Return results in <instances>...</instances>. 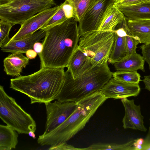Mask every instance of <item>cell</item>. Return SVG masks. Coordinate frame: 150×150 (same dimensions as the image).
Returning <instances> with one entry per match:
<instances>
[{"label": "cell", "mask_w": 150, "mask_h": 150, "mask_svg": "<svg viewBox=\"0 0 150 150\" xmlns=\"http://www.w3.org/2000/svg\"><path fill=\"white\" fill-rule=\"evenodd\" d=\"M77 23L72 17L47 30L39 57L40 68L67 67L78 46L80 36Z\"/></svg>", "instance_id": "cell-1"}, {"label": "cell", "mask_w": 150, "mask_h": 150, "mask_svg": "<svg viewBox=\"0 0 150 150\" xmlns=\"http://www.w3.org/2000/svg\"><path fill=\"white\" fill-rule=\"evenodd\" d=\"M64 67H43L27 76L10 80V88L28 96L31 104L45 103L55 100L65 77Z\"/></svg>", "instance_id": "cell-2"}, {"label": "cell", "mask_w": 150, "mask_h": 150, "mask_svg": "<svg viewBox=\"0 0 150 150\" xmlns=\"http://www.w3.org/2000/svg\"><path fill=\"white\" fill-rule=\"evenodd\" d=\"M108 99L100 91H97L77 102L76 108L69 117L54 130L39 136L41 146L66 142L85 127L98 108Z\"/></svg>", "instance_id": "cell-3"}, {"label": "cell", "mask_w": 150, "mask_h": 150, "mask_svg": "<svg viewBox=\"0 0 150 150\" xmlns=\"http://www.w3.org/2000/svg\"><path fill=\"white\" fill-rule=\"evenodd\" d=\"M112 73L108 62L92 66L75 79L67 70L63 85L55 100L62 102H78L100 91L112 77Z\"/></svg>", "instance_id": "cell-4"}, {"label": "cell", "mask_w": 150, "mask_h": 150, "mask_svg": "<svg viewBox=\"0 0 150 150\" xmlns=\"http://www.w3.org/2000/svg\"><path fill=\"white\" fill-rule=\"evenodd\" d=\"M115 38L113 31L98 30L80 37L78 48L95 66L108 62Z\"/></svg>", "instance_id": "cell-5"}, {"label": "cell", "mask_w": 150, "mask_h": 150, "mask_svg": "<svg viewBox=\"0 0 150 150\" xmlns=\"http://www.w3.org/2000/svg\"><path fill=\"white\" fill-rule=\"evenodd\" d=\"M0 117L8 126L19 134L35 132L36 122L31 115L25 111L15 99L5 92L0 86Z\"/></svg>", "instance_id": "cell-6"}, {"label": "cell", "mask_w": 150, "mask_h": 150, "mask_svg": "<svg viewBox=\"0 0 150 150\" xmlns=\"http://www.w3.org/2000/svg\"><path fill=\"white\" fill-rule=\"evenodd\" d=\"M54 0H14L0 6V19L13 26L21 25L35 14L53 7Z\"/></svg>", "instance_id": "cell-7"}, {"label": "cell", "mask_w": 150, "mask_h": 150, "mask_svg": "<svg viewBox=\"0 0 150 150\" xmlns=\"http://www.w3.org/2000/svg\"><path fill=\"white\" fill-rule=\"evenodd\" d=\"M45 104L47 120L43 135L54 130L64 122L74 111L77 103L69 101L62 102L57 100Z\"/></svg>", "instance_id": "cell-8"}, {"label": "cell", "mask_w": 150, "mask_h": 150, "mask_svg": "<svg viewBox=\"0 0 150 150\" xmlns=\"http://www.w3.org/2000/svg\"><path fill=\"white\" fill-rule=\"evenodd\" d=\"M115 1L97 0L79 22L80 37L99 30L106 11Z\"/></svg>", "instance_id": "cell-9"}, {"label": "cell", "mask_w": 150, "mask_h": 150, "mask_svg": "<svg viewBox=\"0 0 150 150\" xmlns=\"http://www.w3.org/2000/svg\"><path fill=\"white\" fill-rule=\"evenodd\" d=\"M60 5L44 10L35 14L21 25L18 32L10 40H17L27 37L39 30L59 9Z\"/></svg>", "instance_id": "cell-10"}, {"label": "cell", "mask_w": 150, "mask_h": 150, "mask_svg": "<svg viewBox=\"0 0 150 150\" xmlns=\"http://www.w3.org/2000/svg\"><path fill=\"white\" fill-rule=\"evenodd\" d=\"M140 90L139 84L122 82L112 77L100 91L107 99H121L137 96Z\"/></svg>", "instance_id": "cell-11"}, {"label": "cell", "mask_w": 150, "mask_h": 150, "mask_svg": "<svg viewBox=\"0 0 150 150\" xmlns=\"http://www.w3.org/2000/svg\"><path fill=\"white\" fill-rule=\"evenodd\" d=\"M121 99L125 112L122 120L123 127L146 132L147 129L144 125V117L141 114L140 105H136L134 99L127 98Z\"/></svg>", "instance_id": "cell-12"}, {"label": "cell", "mask_w": 150, "mask_h": 150, "mask_svg": "<svg viewBox=\"0 0 150 150\" xmlns=\"http://www.w3.org/2000/svg\"><path fill=\"white\" fill-rule=\"evenodd\" d=\"M47 30H40L21 39L10 40L5 46L1 48L2 51L11 53H25L33 48L34 44L45 37Z\"/></svg>", "instance_id": "cell-13"}, {"label": "cell", "mask_w": 150, "mask_h": 150, "mask_svg": "<svg viewBox=\"0 0 150 150\" xmlns=\"http://www.w3.org/2000/svg\"><path fill=\"white\" fill-rule=\"evenodd\" d=\"M92 67L89 59L78 47L68 64L67 70L69 72L72 78L75 79Z\"/></svg>", "instance_id": "cell-14"}, {"label": "cell", "mask_w": 150, "mask_h": 150, "mask_svg": "<svg viewBox=\"0 0 150 150\" xmlns=\"http://www.w3.org/2000/svg\"><path fill=\"white\" fill-rule=\"evenodd\" d=\"M29 60L22 53H12L4 60V70L8 75L19 76L23 68L28 64Z\"/></svg>", "instance_id": "cell-15"}, {"label": "cell", "mask_w": 150, "mask_h": 150, "mask_svg": "<svg viewBox=\"0 0 150 150\" xmlns=\"http://www.w3.org/2000/svg\"><path fill=\"white\" fill-rule=\"evenodd\" d=\"M127 19L132 35L139 39L140 43L150 44V19Z\"/></svg>", "instance_id": "cell-16"}, {"label": "cell", "mask_w": 150, "mask_h": 150, "mask_svg": "<svg viewBox=\"0 0 150 150\" xmlns=\"http://www.w3.org/2000/svg\"><path fill=\"white\" fill-rule=\"evenodd\" d=\"M145 61L142 56L136 52H133L114 64L116 71H145Z\"/></svg>", "instance_id": "cell-17"}, {"label": "cell", "mask_w": 150, "mask_h": 150, "mask_svg": "<svg viewBox=\"0 0 150 150\" xmlns=\"http://www.w3.org/2000/svg\"><path fill=\"white\" fill-rule=\"evenodd\" d=\"M73 8L66 0L60 5L57 12L41 28L40 30H47L50 28L65 21L68 19L74 18Z\"/></svg>", "instance_id": "cell-18"}, {"label": "cell", "mask_w": 150, "mask_h": 150, "mask_svg": "<svg viewBox=\"0 0 150 150\" xmlns=\"http://www.w3.org/2000/svg\"><path fill=\"white\" fill-rule=\"evenodd\" d=\"M125 17L118 8L111 5L106 12L99 30L113 31Z\"/></svg>", "instance_id": "cell-19"}, {"label": "cell", "mask_w": 150, "mask_h": 150, "mask_svg": "<svg viewBox=\"0 0 150 150\" xmlns=\"http://www.w3.org/2000/svg\"><path fill=\"white\" fill-rule=\"evenodd\" d=\"M117 8L128 19H150V2L139 5Z\"/></svg>", "instance_id": "cell-20"}, {"label": "cell", "mask_w": 150, "mask_h": 150, "mask_svg": "<svg viewBox=\"0 0 150 150\" xmlns=\"http://www.w3.org/2000/svg\"><path fill=\"white\" fill-rule=\"evenodd\" d=\"M16 131L7 125H0V150L15 149L18 143Z\"/></svg>", "instance_id": "cell-21"}, {"label": "cell", "mask_w": 150, "mask_h": 150, "mask_svg": "<svg viewBox=\"0 0 150 150\" xmlns=\"http://www.w3.org/2000/svg\"><path fill=\"white\" fill-rule=\"evenodd\" d=\"M126 37L115 34V41L108 61L110 64H114L128 55Z\"/></svg>", "instance_id": "cell-22"}, {"label": "cell", "mask_w": 150, "mask_h": 150, "mask_svg": "<svg viewBox=\"0 0 150 150\" xmlns=\"http://www.w3.org/2000/svg\"><path fill=\"white\" fill-rule=\"evenodd\" d=\"M72 6L74 18L79 22L87 12L98 0H66Z\"/></svg>", "instance_id": "cell-23"}, {"label": "cell", "mask_w": 150, "mask_h": 150, "mask_svg": "<svg viewBox=\"0 0 150 150\" xmlns=\"http://www.w3.org/2000/svg\"><path fill=\"white\" fill-rule=\"evenodd\" d=\"M134 139L123 144L97 143L84 148L83 149L84 150H135V147L134 145Z\"/></svg>", "instance_id": "cell-24"}, {"label": "cell", "mask_w": 150, "mask_h": 150, "mask_svg": "<svg viewBox=\"0 0 150 150\" xmlns=\"http://www.w3.org/2000/svg\"><path fill=\"white\" fill-rule=\"evenodd\" d=\"M112 77L115 79L129 83L139 84L141 76L137 71H116L112 73Z\"/></svg>", "instance_id": "cell-25"}, {"label": "cell", "mask_w": 150, "mask_h": 150, "mask_svg": "<svg viewBox=\"0 0 150 150\" xmlns=\"http://www.w3.org/2000/svg\"><path fill=\"white\" fill-rule=\"evenodd\" d=\"M13 26L10 23L2 20L0 21V47L5 46L10 41L9 37L10 30Z\"/></svg>", "instance_id": "cell-26"}, {"label": "cell", "mask_w": 150, "mask_h": 150, "mask_svg": "<svg viewBox=\"0 0 150 150\" xmlns=\"http://www.w3.org/2000/svg\"><path fill=\"white\" fill-rule=\"evenodd\" d=\"M126 39L128 54L129 55L136 51L137 46L140 42L138 38L132 35L129 29L127 31Z\"/></svg>", "instance_id": "cell-27"}, {"label": "cell", "mask_w": 150, "mask_h": 150, "mask_svg": "<svg viewBox=\"0 0 150 150\" xmlns=\"http://www.w3.org/2000/svg\"><path fill=\"white\" fill-rule=\"evenodd\" d=\"M149 2L150 0H115L113 5L118 7L139 5Z\"/></svg>", "instance_id": "cell-28"}, {"label": "cell", "mask_w": 150, "mask_h": 150, "mask_svg": "<svg viewBox=\"0 0 150 150\" xmlns=\"http://www.w3.org/2000/svg\"><path fill=\"white\" fill-rule=\"evenodd\" d=\"M50 150H84L83 148H76L68 144L66 142H62L50 146L48 149Z\"/></svg>", "instance_id": "cell-29"}, {"label": "cell", "mask_w": 150, "mask_h": 150, "mask_svg": "<svg viewBox=\"0 0 150 150\" xmlns=\"http://www.w3.org/2000/svg\"><path fill=\"white\" fill-rule=\"evenodd\" d=\"M140 47L142 51V56L145 61L148 64L150 70V44H143Z\"/></svg>", "instance_id": "cell-30"}, {"label": "cell", "mask_w": 150, "mask_h": 150, "mask_svg": "<svg viewBox=\"0 0 150 150\" xmlns=\"http://www.w3.org/2000/svg\"><path fill=\"white\" fill-rule=\"evenodd\" d=\"M149 120V125L148 132L144 139V142L142 145V150H150V118Z\"/></svg>", "instance_id": "cell-31"}, {"label": "cell", "mask_w": 150, "mask_h": 150, "mask_svg": "<svg viewBox=\"0 0 150 150\" xmlns=\"http://www.w3.org/2000/svg\"><path fill=\"white\" fill-rule=\"evenodd\" d=\"M33 48L40 57L43 49L42 44L38 42H36L34 44Z\"/></svg>", "instance_id": "cell-32"}, {"label": "cell", "mask_w": 150, "mask_h": 150, "mask_svg": "<svg viewBox=\"0 0 150 150\" xmlns=\"http://www.w3.org/2000/svg\"><path fill=\"white\" fill-rule=\"evenodd\" d=\"M25 54L26 57L29 59H33L36 57L37 54L34 50L31 49L28 50Z\"/></svg>", "instance_id": "cell-33"}, {"label": "cell", "mask_w": 150, "mask_h": 150, "mask_svg": "<svg viewBox=\"0 0 150 150\" xmlns=\"http://www.w3.org/2000/svg\"><path fill=\"white\" fill-rule=\"evenodd\" d=\"M142 81L144 84L145 88L150 92V76H144Z\"/></svg>", "instance_id": "cell-34"}, {"label": "cell", "mask_w": 150, "mask_h": 150, "mask_svg": "<svg viewBox=\"0 0 150 150\" xmlns=\"http://www.w3.org/2000/svg\"><path fill=\"white\" fill-rule=\"evenodd\" d=\"M144 139L142 138H138L137 139H134V145L135 147L138 145H142L143 144L144 142Z\"/></svg>", "instance_id": "cell-35"}, {"label": "cell", "mask_w": 150, "mask_h": 150, "mask_svg": "<svg viewBox=\"0 0 150 150\" xmlns=\"http://www.w3.org/2000/svg\"><path fill=\"white\" fill-rule=\"evenodd\" d=\"M14 0H0V6L10 3Z\"/></svg>", "instance_id": "cell-36"}, {"label": "cell", "mask_w": 150, "mask_h": 150, "mask_svg": "<svg viewBox=\"0 0 150 150\" xmlns=\"http://www.w3.org/2000/svg\"><path fill=\"white\" fill-rule=\"evenodd\" d=\"M34 133V132L32 131H30L28 132V134L29 135L30 137H32L34 139H35L36 138L35 137V135Z\"/></svg>", "instance_id": "cell-37"}]
</instances>
